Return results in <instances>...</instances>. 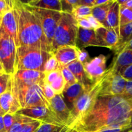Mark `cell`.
Here are the masks:
<instances>
[{
    "mask_svg": "<svg viewBox=\"0 0 132 132\" xmlns=\"http://www.w3.org/2000/svg\"><path fill=\"white\" fill-rule=\"evenodd\" d=\"M132 101L120 95L98 96L91 108L72 128L78 132H100L107 128L132 125Z\"/></svg>",
    "mask_w": 132,
    "mask_h": 132,
    "instance_id": "1",
    "label": "cell"
},
{
    "mask_svg": "<svg viewBox=\"0 0 132 132\" xmlns=\"http://www.w3.org/2000/svg\"><path fill=\"white\" fill-rule=\"evenodd\" d=\"M14 11L18 28V47L32 46L49 52L41 22L32 7L25 2L14 1Z\"/></svg>",
    "mask_w": 132,
    "mask_h": 132,
    "instance_id": "2",
    "label": "cell"
},
{
    "mask_svg": "<svg viewBox=\"0 0 132 132\" xmlns=\"http://www.w3.org/2000/svg\"><path fill=\"white\" fill-rule=\"evenodd\" d=\"M11 90L21 109L36 106L50 108V103L47 99L41 85H23L16 82L11 77Z\"/></svg>",
    "mask_w": 132,
    "mask_h": 132,
    "instance_id": "3",
    "label": "cell"
},
{
    "mask_svg": "<svg viewBox=\"0 0 132 132\" xmlns=\"http://www.w3.org/2000/svg\"><path fill=\"white\" fill-rule=\"evenodd\" d=\"M52 55L39 48L32 46L17 47L14 72L19 70H32L44 73L45 63Z\"/></svg>",
    "mask_w": 132,
    "mask_h": 132,
    "instance_id": "4",
    "label": "cell"
},
{
    "mask_svg": "<svg viewBox=\"0 0 132 132\" xmlns=\"http://www.w3.org/2000/svg\"><path fill=\"white\" fill-rule=\"evenodd\" d=\"M78 27L71 14L62 12L58 23L51 47V54L64 46H76Z\"/></svg>",
    "mask_w": 132,
    "mask_h": 132,
    "instance_id": "5",
    "label": "cell"
},
{
    "mask_svg": "<svg viewBox=\"0 0 132 132\" xmlns=\"http://www.w3.org/2000/svg\"><path fill=\"white\" fill-rule=\"evenodd\" d=\"M101 88V80L91 84L85 89L82 95L76 99L71 109L69 119L67 126L72 128L75 122L84 116L96 101Z\"/></svg>",
    "mask_w": 132,
    "mask_h": 132,
    "instance_id": "6",
    "label": "cell"
},
{
    "mask_svg": "<svg viewBox=\"0 0 132 132\" xmlns=\"http://www.w3.org/2000/svg\"><path fill=\"white\" fill-rule=\"evenodd\" d=\"M16 46L14 40L0 28V63L5 73L12 76L15 70Z\"/></svg>",
    "mask_w": 132,
    "mask_h": 132,
    "instance_id": "7",
    "label": "cell"
},
{
    "mask_svg": "<svg viewBox=\"0 0 132 132\" xmlns=\"http://www.w3.org/2000/svg\"><path fill=\"white\" fill-rule=\"evenodd\" d=\"M32 9L40 19L43 32L46 38L48 46V52L51 54L52 43H53L54 32L60 19L62 16V12L34 7H32Z\"/></svg>",
    "mask_w": 132,
    "mask_h": 132,
    "instance_id": "8",
    "label": "cell"
},
{
    "mask_svg": "<svg viewBox=\"0 0 132 132\" xmlns=\"http://www.w3.org/2000/svg\"><path fill=\"white\" fill-rule=\"evenodd\" d=\"M126 81L119 73L107 70L101 79L99 96L120 95L124 91Z\"/></svg>",
    "mask_w": 132,
    "mask_h": 132,
    "instance_id": "9",
    "label": "cell"
},
{
    "mask_svg": "<svg viewBox=\"0 0 132 132\" xmlns=\"http://www.w3.org/2000/svg\"><path fill=\"white\" fill-rule=\"evenodd\" d=\"M107 57L104 55H98L83 64L87 78L93 84L102 79L106 71Z\"/></svg>",
    "mask_w": 132,
    "mask_h": 132,
    "instance_id": "10",
    "label": "cell"
},
{
    "mask_svg": "<svg viewBox=\"0 0 132 132\" xmlns=\"http://www.w3.org/2000/svg\"><path fill=\"white\" fill-rule=\"evenodd\" d=\"M18 113L32 118L43 123L63 125L57 119L50 108L47 106H36L29 108L20 109ZM64 126V125H63Z\"/></svg>",
    "mask_w": 132,
    "mask_h": 132,
    "instance_id": "11",
    "label": "cell"
},
{
    "mask_svg": "<svg viewBox=\"0 0 132 132\" xmlns=\"http://www.w3.org/2000/svg\"><path fill=\"white\" fill-rule=\"evenodd\" d=\"M0 28H2L10 37H12L16 48L18 47V28L14 11V1L8 0L7 6L3 14Z\"/></svg>",
    "mask_w": 132,
    "mask_h": 132,
    "instance_id": "12",
    "label": "cell"
},
{
    "mask_svg": "<svg viewBox=\"0 0 132 132\" xmlns=\"http://www.w3.org/2000/svg\"><path fill=\"white\" fill-rule=\"evenodd\" d=\"M11 77L16 82L23 85H40L43 86L45 73L32 70H19L15 71Z\"/></svg>",
    "mask_w": 132,
    "mask_h": 132,
    "instance_id": "13",
    "label": "cell"
},
{
    "mask_svg": "<svg viewBox=\"0 0 132 132\" xmlns=\"http://www.w3.org/2000/svg\"><path fill=\"white\" fill-rule=\"evenodd\" d=\"M50 109L56 116L60 122L67 126L71 113V110L67 106L62 94L56 95L54 98L49 101Z\"/></svg>",
    "mask_w": 132,
    "mask_h": 132,
    "instance_id": "14",
    "label": "cell"
},
{
    "mask_svg": "<svg viewBox=\"0 0 132 132\" xmlns=\"http://www.w3.org/2000/svg\"><path fill=\"white\" fill-rule=\"evenodd\" d=\"M95 33L99 47L108 48L112 50L119 41V36L116 34L104 27L95 30Z\"/></svg>",
    "mask_w": 132,
    "mask_h": 132,
    "instance_id": "15",
    "label": "cell"
},
{
    "mask_svg": "<svg viewBox=\"0 0 132 132\" xmlns=\"http://www.w3.org/2000/svg\"><path fill=\"white\" fill-rule=\"evenodd\" d=\"M53 55L60 63L61 67H66L74 61H78L77 46H64L54 51Z\"/></svg>",
    "mask_w": 132,
    "mask_h": 132,
    "instance_id": "16",
    "label": "cell"
},
{
    "mask_svg": "<svg viewBox=\"0 0 132 132\" xmlns=\"http://www.w3.org/2000/svg\"><path fill=\"white\" fill-rule=\"evenodd\" d=\"M0 108L5 114H14L21 109L19 102L12 92L11 81L9 89L0 95Z\"/></svg>",
    "mask_w": 132,
    "mask_h": 132,
    "instance_id": "17",
    "label": "cell"
},
{
    "mask_svg": "<svg viewBox=\"0 0 132 132\" xmlns=\"http://www.w3.org/2000/svg\"><path fill=\"white\" fill-rule=\"evenodd\" d=\"M104 26L112 30L118 36L120 31V5L116 1H113L110 6Z\"/></svg>",
    "mask_w": 132,
    "mask_h": 132,
    "instance_id": "18",
    "label": "cell"
},
{
    "mask_svg": "<svg viewBox=\"0 0 132 132\" xmlns=\"http://www.w3.org/2000/svg\"><path fill=\"white\" fill-rule=\"evenodd\" d=\"M132 64V50H124L115 55L109 68L120 74L124 70Z\"/></svg>",
    "mask_w": 132,
    "mask_h": 132,
    "instance_id": "19",
    "label": "cell"
},
{
    "mask_svg": "<svg viewBox=\"0 0 132 132\" xmlns=\"http://www.w3.org/2000/svg\"><path fill=\"white\" fill-rule=\"evenodd\" d=\"M132 40V22L120 27L119 41L112 51L117 55L124 50L126 45Z\"/></svg>",
    "mask_w": 132,
    "mask_h": 132,
    "instance_id": "20",
    "label": "cell"
},
{
    "mask_svg": "<svg viewBox=\"0 0 132 132\" xmlns=\"http://www.w3.org/2000/svg\"><path fill=\"white\" fill-rule=\"evenodd\" d=\"M66 67L72 72V74L78 81V82L82 86L84 90L87 88L91 85L90 81L87 78L84 66L78 61H74L73 63L69 64Z\"/></svg>",
    "mask_w": 132,
    "mask_h": 132,
    "instance_id": "21",
    "label": "cell"
},
{
    "mask_svg": "<svg viewBox=\"0 0 132 132\" xmlns=\"http://www.w3.org/2000/svg\"><path fill=\"white\" fill-rule=\"evenodd\" d=\"M77 41L83 47L99 46L96 37L95 30L79 28L78 31Z\"/></svg>",
    "mask_w": 132,
    "mask_h": 132,
    "instance_id": "22",
    "label": "cell"
},
{
    "mask_svg": "<svg viewBox=\"0 0 132 132\" xmlns=\"http://www.w3.org/2000/svg\"><path fill=\"white\" fill-rule=\"evenodd\" d=\"M84 91V88L78 82L71 85L69 87L65 88L62 95L63 98L67 101V103H68L67 106L70 110L72 108L73 104L76 101V99L82 95Z\"/></svg>",
    "mask_w": 132,
    "mask_h": 132,
    "instance_id": "23",
    "label": "cell"
},
{
    "mask_svg": "<svg viewBox=\"0 0 132 132\" xmlns=\"http://www.w3.org/2000/svg\"><path fill=\"white\" fill-rule=\"evenodd\" d=\"M25 3L28 5L34 8L54 10L62 12L60 0H32Z\"/></svg>",
    "mask_w": 132,
    "mask_h": 132,
    "instance_id": "24",
    "label": "cell"
},
{
    "mask_svg": "<svg viewBox=\"0 0 132 132\" xmlns=\"http://www.w3.org/2000/svg\"><path fill=\"white\" fill-rule=\"evenodd\" d=\"M113 1V0H111L108 3L105 4L104 5H101V6H94L92 9L91 15L103 25L105 23L106 17H107L109 10L110 6H111Z\"/></svg>",
    "mask_w": 132,
    "mask_h": 132,
    "instance_id": "25",
    "label": "cell"
},
{
    "mask_svg": "<svg viewBox=\"0 0 132 132\" xmlns=\"http://www.w3.org/2000/svg\"><path fill=\"white\" fill-rule=\"evenodd\" d=\"M38 121L32 118L16 113V119L8 132H19L27 124Z\"/></svg>",
    "mask_w": 132,
    "mask_h": 132,
    "instance_id": "26",
    "label": "cell"
},
{
    "mask_svg": "<svg viewBox=\"0 0 132 132\" xmlns=\"http://www.w3.org/2000/svg\"><path fill=\"white\" fill-rule=\"evenodd\" d=\"M92 9L93 8L89 7V6L77 5L73 9L71 14L76 20H78V19L86 18L88 15H91Z\"/></svg>",
    "mask_w": 132,
    "mask_h": 132,
    "instance_id": "27",
    "label": "cell"
},
{
    "mask_svg": "<svg viewBox=\"0 0 132 132\" xmlns=\"http://www.w3.org/2000/svg\"><path fill=\"white\" fill-rule=\"evenodd\" d=\"M49 85H50L52 89L54 90L56 95H61L63 94V90L65 88V82L62 76V72L58 75V77Z\"/></svg>",
    "mask_w": 132,
    "mask_h": 132,
    "instance_id": "28",
    "label": "cell"
},
{
    "mask_svg": "<svg viewBox=\"0 0 132 132\" xmlns=\"http://www.w3.org/2000/svg\"><path fill=\"white\" fill-rule=\"evenodd\" d=\"M60 70L62 72L65 82V88L77 83L78 81L76 80V79L75 78L72 72L67 67H63L60 66Z\"/></svg>",
    "mask_w": 132,
    "mask_h": 132,
    "instance_id": "29",
    "label": "cell"
},
{
    "mask_svg": "<svg viewBox=\"0 0 132 132\" xmlns=\"http://www.w3.org/2000/svg\"><path fill=\"white\" fill-rule=\"evenodd\" d=\"M132 22V9L120 8V27Z\"/></svg>",
    "mask_w": 132,
    "mask_h": 132,
    "instance_id": "30",
    "label": "cell"
},
{
    "mask_svg": "<svg viewBox=\"0 0 132 132\" xmlns=\"http://www.w3.org/2000/svg\"><path fill=\"white\" fill-rule=\"evenodd\" d=\"M65 126L42 122L36 132H60Z\"/></svg>",
    "mask_w": 132,
    "mask_h": 132,
    "instance_id": "31",
    "label": "cell"
},
{
    "mask_svg": "<svg viewBox=\"0 0 132 132\" xmlns=\"http://www.w3.org/2000/svg\"><path fill=\"white\" fill-rule=\"evenodd\" d=\"M60 69V64L54 55H52L50 57L47 61L44 67V73L52 72Z\"/></svg>",
    "mask_w": 132,
    "mask_h": 132,
    "instance_id": "32",
    "label": "cell"
},
{
    "mask_svg": "<svg viewBox=\"0 0 132 132\" xmlns=\"http://www.w3.org/2000/svg\"><path fill=\"white\" fill-rule=\"evenodd\" d=\"M11 76L6 73H0V95L9 89L10 85Z\"/></svg>",
    "mask_w": 132,
    "mask_h": 132,
    "instance_id": "33",
    "label": "cell"
},
{
    "mask_svg": "<svg viewBox=\"0 0 132 132\" xmlns=\"http://www.w3.org/2000/svg\"><path fill=\"white\" fill-rule=\"evenodd\" d=\"M62 12L71 14L74 8L78 5V0H60Z\"/></svg>",
    "mask_w": 132,
    "mask_h": 132,
    "instance_id": "34",
    "label": "cell"
},
{
    "mask_svg": "<svg viewBox=\"0 0 132 132\" xmlns=\"http://www.w3.org/2000/svg\"><path fill=\"white\" fill-rule=\"evenodd\" d=\"M16 119V113H6L3 116V122L6 131H9Z\"/></svg>",
    "mask_w": 132,
    "mask_h": 132,
    "instance_id": "35",
    "label": "cell"
},
{
    "mask_svg": "<svg viewBox=\"0 0 132 132\" xmlns=\"http://www.w3.org/2000/svg\"><path fill=\"white\" fill-rule=\"evenodd\" d=\"M78 52V61L82 63V64H85L86 62L90 60L89 54L83 48H80L77 46Z\"/></svg>",
    "mask_w": 132,
    "mask_h": 132,
    "instance_id": "36",
    "label": "cell"
},
{
    "mask_svg": "<svg viewBox=\"0 0 132 132\" xmlns=\"http://www.w3.org/2000/svg\"><path fill=\"white\" fill-rule=\"evenodd\" d=\"M41 123V121H35L27 124L19 132H36Z\"/></svg>",
    "mask_w": 132,
    "mask_h": 132,
    "instance_id": "37",
    "label": "cell"
},
{
    "mask_svg": "<svg viewBox=\"0 0 132 132\" xmlns=\"http://www.w3.org/2000/svg\"><path fill=\"white\" fill-rule=\"evenodd\" d=\"M120 96L127 100L132 101V81H126L124 91Z\"/></svg>",
    "mask_w": 132,
    "mask_h": 132,
    "instance_id": "38",
    "label": "cell"
},
{
    "mask_svg": "<svg viewBox=\"0 0 132 132\" xmlns=\"http://www.w3.org/2000/svg\"><path fill=\"white\" fill-rule=\"evenodd\" d=\"M42 88L43 90L44 94H45L47 99L49 101L55 97L56 94L54 93V90H53V89H52V88L50 87V85H49L48 84L45 83V82H44L43 85L42 86Z\"/></svg>",
    "mask_w": 132,
    "mask_h": 132,
    "instance_id": "39",
    "label": "cell"
},
{
    "mask_svg": "<svg viewBox=\"0 0 132 132\" xmlns=\"http://www.w3.org/2000/svg\"><path fill=\"white\" fill-rule=\"evenodd\" d=\"M85 18L89 21L91 25L92 28H93V29L94 30L98 29V28H101V27H104L103 24H102L100 22H98L92 15H88L87 17H86V18Z\"/></svg>",
    "mask_w": 132,
    "mask_h": 132,
    "instance_id": "40",
    "label": "cell"
},
{
    "mask_svg": "<svg viewBox=\"0 0 132 132\" xmlns=\"http://www.w3.org/2000/svg\"><path fill=\"white\" fill-rule=\"evenodd\" d=\"M120 76L126 81H132V64L120 73Z\"/></svg>",
    "mask_w": 132,
    "mask_h": 132,
    "instance_id": "41",
    "label": "cell"
},
{
    "mask_svg": "<svg viewBox=\"0 0 132 132\" xmlns=\"http://www.w3.org/2000/svg\"><path fill=\"white\" fill-rule=\"evenodd\" d=\"M76 23H77V25L79 28H82L84 29L88 30L93 29L89 21L85 18H82V19L76 20Z\"/></svg>",
    "mask_w": 132,
    "mask_h": 132,
    "instance_id": "42",
    "label": "cell"
},
{
    "mask_svg": "<svg viewBox=\"0 0 132 132\" xmlns=\"http://www.w3.org/2000/svg\"><path fill=\"white\" fill-rule=\"evenodd\" d=\"M120 9L127 8L132 9V0H117Z\"/></svg>",
    "mask_w": 132,
    "mask_h": 132,
    "instance_id": "43",
    "label": "cell"
},
{
    "mask_svg": "<svg viewBox=\"0 0 132 132\" xmlns=\"http://www.w3.org/2000/svg\"><path fill=\"white\" fill-rule=\"evenodd\" d=\"M94 0H78V5L93 8L94 7Z\"/></svg>",
    "mask_w": 132,
    "mask_h": 132,
    "instance_id": "44",
    "label": "cell"
},
{
    "mask_svg": "<svg viewBox=\"0 0 132 132\" xmlns=\"http://www.w3.org/2000/svg\"><path fill=\"white\" fill-rule=\"evenodd\" d=\"M8 0H0V15H3L7 6Z\"/></svg>",
    "mask_w": 132,
    "mask_h": 132,
    "instance_id": "45",
    "label": "cell"
},
{
    "mask_svg": "<svg viewBox=\"0 0 132 132\" xmlns=\"http://www.w3.org/2000/svg\"><path fill=\"white\" fill-rule=\"evenodd\" d=\"M111 0H94V6H101L104 5L105 4L108 3Z\"/></svg>",
    "mask_w": 132,
    "mask_h": 132,
    "instance_id": "46",
    "label": "cell"
},
{
    "mask_svg": "<svg viewBox=\"0 0 132 132\" xmlns=\"http://www.w3.org/2000/svg\"><path fill=\"white\" fill-rule=\"evenodd\" d=\"M0 132H6L3 122V116H0Z\"/></svg>",
    "mask_w": 132,
    "mask_h": 132,
    "instance_id": "47",
    "label": "cell"
},
{
    "mask_svg": "<svg viewBox=\"0 0 132 132\" xmlns=\"http://www.w3.org/2000/svg\"><path fill=\"white\" fill-rule=\"evenodd\" d=\"M72 128H71L68 127V126H65L63 129L62 130V131L60 132H70L72 130Z\"/></svg>",
    "mask_w": 132,
    "mask_h": 132,
    "instance_id": "48",
    "label": "cell"
},
{
    "mask_svg": "<svg viewBox=\"0 0 132 132\" xmlns=\"http://www.w3.org/2000/svg\"><path fill=\"white\" fill-rule=\"evenodd\" d=\"M124 50H132V40L126 45Z\"/></svg>",
    "mask_w": 132,
    "mask_h": 132,
    "instance_id": "49",
    "label": "cell"
},
{
    "mask_svg": "<svg viewBox=\"0 0 132 132\" xmlns=\"http://www.w3.org/2000/svg\"><path fill=\"white\" fill-rule=\"evenodd\" d=\"M4 70L3 68V67L2 65H1V63H0V73H4Z\"/></svg>",
    "mask_w": 132,
    "mask_h": 132,
    "instance_id": "50",
    "label": "cell"
},
{
    "mask_svg": "<svg viewBox=\"0 0 132 132\" xmlns=\"http://www.w3.org/2000/svg\"><path fill=\"white\" fill-rule=\"evenodd\" d=\"M5 115V113H3V112L2 111V110L1 109V108H0V116H4Z\"/></svg>",
    "mask_w": 132,
    "mask_h": 132,
    "instance_id": "51",
    "label": "cell"
},
{
    "mask_svg": "<svg viewBox=\"0 0 132 132\" xmlns=\"http://www.w3.org/2000/svg\"><path fill=\"white\" fill-rule=\"evenodd\" d=\"M70 132H78V131L77 130H75V129H73V128H72V130H71V131H70Z\"/></svg>",
    "mask_w": 132,
    "mask_h": 132,
    "instance_id": "52",
    "label": "cell"
},
{
    "mask_svg": "<svg viewBox=\"0 0 132 132\" xmlns=\"http://www.w3.org/2000/svg\"><path fill=\"white\" fill-rule=\"evenodd\" d=\"M2 16H3V15H0V25H1V19H2Z\"/></svg>",
    "mask_w": 132,
    "mask_h": 132,
    "instance_id": "53",
    "label": "cell"
},
{
    "mask_svg": "<svg viewBox=\"0 0 132 132\" xmlns=\"http://www.w3.org/2000/svg\"><path fill=\"white\" fill-rule=\"evenodd\" d=\"M124 132H132V128L130 129V130H128V131H124Z\"/></svg>",
    "mask_w": 132,
    "mask_h": 132,
    "instance_id": "54",
    "label": "cell"
},
{
    "mask_svg": "<svg viewBox=\"0 0 132 132\" xmlns=\"http://www.w3.org/2000/svg\"><path fill=\"white\" fill-rule=\"evenodd\" d=\"M131 120H132V115H131Z\"/></svg>",
    "mask_w": 132,
    "mask_h": 132,
    "instance_id": "55",
    "label": "cell"
}]
</instances>
